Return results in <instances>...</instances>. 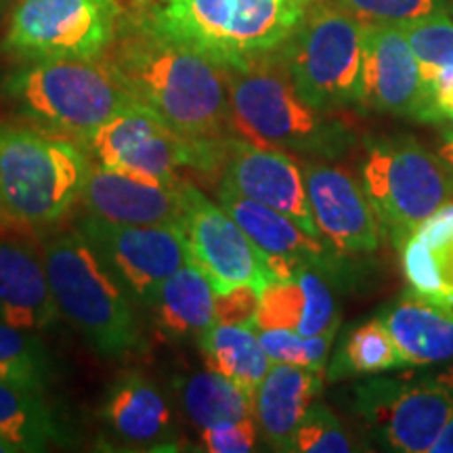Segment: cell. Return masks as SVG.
Masks as SVG:
<instances>
[{"label":"cell","mask_w":453,"mask_h":453,"mask_svg":"<svg viewBox=\"0 0 453 453\" xmlns=\"http://www.w3.org/2000/svg\"><path fill=\"white\" fill-rule=\"evenodd\" d=\"M105 61L139 104L185 137H231L225 67L151 24L145 11L120 19Z\"/></svg>","instance_id":"cell-1"},{"label":"cell","mask_w":453,"mask_h":453,"mask_svg":"<svg viewBox=\"0 0 453 453\" xmlns=\"http://www.w3.org/2000/svg\"><path fill=\"white\" fill-rule=\"evenodd\" d=\"M225 73L234 137L317 157L342 154L353 141L347 124L300 97L281 50Z\"/></svg>","instance_id":"cell-2"},{"label":"cell","mask_w":453,"mask_h":453,"mask_svg":"<svg viewBox=\"0 0 453 453\" xmlns=\"http://www.w3.org/2000/svg\"><path fill=\"white\" fill-rule=\"evenodd\" d=\"M93 162L76 139L0 122V214L36 229L65 219L82 197Z\"/></svg>","instance_id":"cell-3"},{"label":"cell","mask_w":453,"mask_h":453,"mask_svg":"<svg viewBox=\"0 0 453 453\" xmlns=\"http://www.w3.org/2000/svg\"><path fill=\"white\" fill-rule=\"evenodd\" d=\"M304 11L292 0H156L145 13L173 41L235 67L281 50Z\"/></svg>","instance_id":"cell-4"},{"label":"cell","mask_w":453,"mask_h":453,"mask_svg":"<svg viewBox=\"0 0 453 453\" xmlns=\"http://www.w3.org/2000/svg\"><path fill=\"white\" fill-rule=\"evenodd\" d=\"M50 290L59 315L104 357L141 347L139 321L128 292L78 226L42 234Z\"/></svg>","instance_id":"cell-5"},{"label":"cell","mask_w":453,"mask_h":453,"mask_svg":"<svg viewBox=\"0 0 453 453\" xmlns=\"http://www.w3.org/2000/svg\"><path fill=\"white\" fill-rule=\"evenodd\" d=\"M0 90L27 120L78 143L134 101L105 57L27 61Z\"/></svg>","instance_id":"cell-6"},{"label":"cell","mask_w":453,"mask_h":453,"mask_svg":"<svg viewBox=\"0 0 453 453\" xmlns=\"http://www.w3.org/2000/svg\"><path fill=\"white\" fill-rule=\"evenodd\" d=\"M229 139L185 137L134 99L81 141V145L95 166L174 180L183 168L223 173Z\"/></svg>","instance_id":"cell-7"},{"label":"cell","mask_w":453,"mask_h":453,"mask_svg":"<svg viewBox=\"0 0 453 453\" xmlns=\"http://www.w3.org/2000/svg\"><path fill=\"white\" fill-rule=\"evenodd\" d=\"M359 179L396 250L424 220L453 200V173L411 137L372 143L361 162Z\"/></svg>","instance_id":"cell-8"},{"label":"cell","mask_w":453,"mask_h":453,"mask_svg":"<svg viewBox=\"0 0 453 453\" xmlns=\"http://www.w3.org/2000/svg\"><path fill=\"white\" fill-rule=\"evenodd\" d=\"M365 26L334 4L304 11L281 55L298 95L315 110L361 107Z\"/></svg>","instance_id":"cell-9"},{"label":"cell","mask_w":453,"mask_h":453,"mask_svg":"<svg viewBox=\"0 0 453 453\" xmlns=\"http://www.w3.org/2000/svg\"><path fill=\"white\" fill-rule=\"evenodd\" d=\"M118 0H17L3 50L17 61L101 59L120 26Z\"/></svg>","instance_id":"cell-10"},{"label":"cell","mask_w":453,"mask_h":453,"mask_svg":"<svg viewBox=\"0 0 453 453\" xmlns=\"http://www.w3.org/2000/svg\"><path fill=\"white\" fill-rule=\"evenodd\" d=\"M179 229L185 237L189 260L208 277L217 294L240 286H252L263 292L265 286L275 281L267 258L235 219L189 180L180 183Z\"/></svg>","instance_id":"cell-11"},{"label":"cell","mask_w":453,"mask_h":453,"mask_svg":"<svg viewBox=\"0 0 453 453\" xmlns=\"http://www.w3.org/2000/svg\"><path fill=\"white\" fill-rule=\"evenodd\" d=\"M134 303L150 307L156 292L189 260L179 226L122 225L87 214L76 223Z\"/></svg>","instance_id":"cell-12"},{"label":"cell","mask_w":453,"mask_h":453,"mask_svg":"<svg viewBox=\"0 0 453 453\" xmlns=\"http://www.w3.org/2000/svg\"><path fill=\"white\" fill-rule=\"evenodd\" d=\"M357 410L388 449L428 453L453 413V384L373 378L357 388Z\"/></svg>","instance_id":"cell-13"},{"label":"cell","mask_w":453,"mask_h":453,"mask_svg":"<svg viewBox=\"0 0 453 453\" xmlns=\"http://www.w3.org/2000/svg\"><path fill=\"white\" fill-rule=\"evenodd\" d=\"M57 319L42 231L0 214V321L38 334Z\"/></svg>","instance_id":"cell-14"},{"label":"cell","mask_w":453,"mask_h":453,"mask_svg":"<svg viewBox=\"0 0 453 453\" xmlns=\"http://www.w3.org/2000/svg\"><path fill=\"white\" fill-rule=\"evenodd\" d=\"M361 110L426 124L420 65L399 26L364 24Z\"/></svg>","instance_id":"cell-15"},{"label":"cell","mask_w":453,"mask_h":453,"mask_svg":"<svg viewBox=\"0 0 453 453\" xmlns=\"http://www.w3.org/2000/svg\"><path fill=\"white\" fill-rule=\"evenodd\" d=\"M220 180L246 197L283 212L309 235L324 240L311 211L304 168L298 166L290 151L231 134Z\"/></svg>","instance_id":"cell-16"},{"label":"cell","mask_w":453,"mask_h":453,"mask_svg":"<svg viewBox=\"0 0 453 453\" xmlns=\"http://www.w3.org/2000/svg\"><path fill=\"white\" fill-rule=\"evenodd\" d=\"M304 183L317 229L334 250L365 254L380 246V220L361 179L324 162L304 164Z\"/></svg>","instance_id":"cell-17"},{"label":"cell","mask_w":453,"mask_h":453,"mask_svg":"<svg viewBox=\"0 0 453 453\" xmlns=\"http://www.w3.org/2000/svg\"><path fill=\"white\" fill-rule=\"evenodd\" d=\"M180 183L93 164L81 203L87 214L111 223L179 226Z\"/></svg>","instance_id":"cell-18"},{"label":"cell","mask_w":453,"mask_h":453,"mask_svg":"<svg viewBox=\"0 0 453 453\" xmlns=\"http://www.w3.org/2000/svg\"><path fill=\"white\" fill-rule=\"evenodd\" d=\"M217 200L267 258L275 280L292 275L304 265H317V267L324 265V240L309 235L283 212L246 197L223 180L217 187Z\"/></svg>","instance_id":"cell-19"},{"label":"cell","mask_w":453,"mask_h":453,"mask_svg":"<svg viewBox=\"0 0 453 453\" xmlns=\"http://www.w3.org/2000/svg\"><path fill=\"white\" fill-rule=\"evenodd\" d=\"M338 324L336 296L317 265H304L265 286L254 315L257 327H286L303 336L338 330Z\"/></svg>","instance_id":"cell-20"},{"label":"cell","mask_w":453,"mask_h":453,"mask_svg":"<svg viewBox=\"0 0 453 453\" xmlns=\"http://www.w3.org/2000/svg\"><path fill=\"white\" fill-rule=\"evenodd\" d=\"M324 372L290 364H271L267 376L254 390V418L271 449L292 451L294 434L304 413L317 401Z\"/></svg>","instance_id":"cell-21"},{"label":"cell","mask_w":453,"mask_h":453,"mask_svg":"<svg viewBox=\"0 0 453 453\" xmlns=\"http://www.w3.org/2000/svg\"><path fill=\"white\" fill-rule=\"evenodd\" d=\"M101 418L124 445L154 449L173 437V411L166 396L139 372H124L111 384Z\"/></svg>","instance_id":"cell-22"},{"label":"cell","mask_w":453,"mask_h":453,"mask_svg":"<svg viewBox=\"0 0 453 453\" xmlns=\"http://www.w3.org/2000/svg\"><path fill=\"white\" fill-rule=\"evenodd\" d=\"M399 252L410 290L453 311V200L424 220Z\"/></svg>","instance_id":"cell-23"},{"label":"cell","mask_w":453,"mask_h":453,"mask_svg":"<svg viewBox=\"0 0 453 453\" xmlns=\"http://www.w3.org/2000/svg\"><path fill=\"white\" fill-rule=\"evenodd\" d=\"M380 319L410 365L453 361V311L437 307L410 290L390 303Z\"/></svg>","instance_id":"cell-24"},{"label":"cell","mask_w":453,"mask_h":453,"mask_svg":"<svg viewBox=\"0 0 453 453\" xmlns=\"http://www.w3.org/2000/svg\"><path fill=\"white\" fill-rule=\"evenodd\" d=\"M147 309L166 336L200 338L217 321V292L194 263H187L162 283Z\"/></svg>","instance_id":"cell-25"},{"label":"cell","mask_w":453,"mask_h":453,"mask_svg":"<svg viewBox=\"0 0 453 453\" xmlns=\"http://www.w3.org/2000/svg\"><path fill=\"white\" fill-rule=\"evenodd\" d=\"M200 350L208 370L223 373L252 395L273 364L260 347L254 321H243V324L214 321L200 336Z\"/></svg>","instance_id":"cell-26"},{"label":"cell","mask_w":453,"mask_h":453,"mask_svg":"<svg viewBox=\"0 0 453 453\" xmlns=\"http://www.w3.org/2000/svg\"><path fill=\"white\" fill-rule=\"evenodd\" d=\"M174 395L180 413L197 428L254 418V395L214 370L180 378Z\"/></svg>","instance_id":"cell-27"},{"label":"cell","mask_w":453,"mask_h":453,"mask_svg":"<svg viewBox=\"0 0 453 453\" xmlns=\"http://www.w3.org/2000/svg\"><path fill=\"white\" fill-rule=\"evenodd\" d=\"M0 439L15 451H44L61 443L64 428L44 401L42 390L0 380Z\"/></svg>","instance_id":"cell-28"},{"label":"cell","mask_w":453,"mask_h":453,"mask_svg":"<svg viewBox=\"0 0 453 453\" xmlns=\"http://www.w3.org/2000/svg\"><path fill=\"white\" fill-rule=\"evenodd\" d=\"M405 365H410L405 355L401 353L393 334L378 315L353 327L344 336L338 353L334 355L327 376L330 380H340L347 376H372V373L399 370Z\"/></svg>","instance_id":"cell-29"},{"label":"cell","mask_w":453,"mask_h":453,"mask_svg":"<svg viewBox=\"0 0 453 453\" xmlns=\"http://www.w3.org/2000/svg\"><path fill=\"white\" fill-rule=\"evenodd\" d=\"M53 364L36 332L19 330L0 321V380L44 390Z\"/></svg>","instance_id":"cell-30"},{"label":"cell","mask_w":453,"mask_h":453,"mask_svg":"<svg viewBox=\"0 0 453 453\" xmlns=\"http://www.w3.org/2000/svg\"><path fill=\"white\" fill-rule=\"evenodd\" d=\"M257 327V326H254ZM260 347L273 364H290L324 372L336 330H327L313 336L286 330V327H257Z\"/></svg>","instance_id":"cell-31"},{"label":"cell","mask_w":453,"mask_h":453,"mask_svg":"<svg viewBox=\"0 0 453 453\" xmlns=\"http://www.w3.org/2000/svg\"><path fill=\"white\" fill-rule=\"evenodd\" d=\"M420 65L422 78L453 67V17L443 11L399 26Z\"/></svg>","instance_id":"cell-32"},{"label":"cell","mask_w":453,"mask_h":453,"mask_svg":"<svg viewBox=\"0 0 453 453\" xmlns=\"http://www.w3.org/2000/svg\"><path fill=\"white\" fill-rule=\"evenodd\" d=\"M361 24L405 26L422 17L443 13L449 0H334Z\"/></svg>","instance_id":"cell-33"},{"label":"cell","mask_w":453,"mask_h":453,"mask_svg":"<svg viewBox=\"0 0 453 453\" xmlns=\"http://www.w3.org/2000/svg\"><path fill=\"white\" fill-rule=\"evenodd\" d=\"M353 449L342 424L324 403H315L304 413L294 434L292 451L303 453H344Z\"/></svg>","instance_id":"cell-34"},{"label":"cell","mask_w":453,"mask_h":453,"mask_svg":"<svg viewBox=\"0 0 453 453\" xmlns=\"http://www.w3.org/2000/svg\"><path fill=\"white\" fill-rule=\"evenodd\" d=\"M257 418L223 422L202 428L200 449L208 453H246L257 449L258 441Z\"/></svg>","instance_id":"cell-35"},{"label":"cell","mask_w":453,"mask_h":453,"mask_svg":"<svg viewBox=\"0 0 453 453\" xmlns=\"http://www.w3.org/2000/svg\"><path fill=\"white\" fill-rule=\"evenodd\" d=\"M260 292L252 286H240L217 294V321L220 324H243L254 321Z\"/></svg>","instance_id":"cell-36"},{"label":"cell","mask_w":453,"mask_h":453,"mask_svg":"<svg viewBox=\"0 0 453 453\" xmlns=\"http://www.w3.org/2000/svg\"><path fill=\"white\" fill-rule=\"evenodd\" d=\"M428 453H453V413L449 416V420L441 430L439 439L434 441V445L430 447Z\"/></svg>","instance_id":"cell-37"},{"label":"cell","mask_w":453,"mask_h":453,"mask_svg":"<svg viewBox=\"0 0 453 453\" xmlns=\"http://www.w3.org/2000/svg\"><path fill=\"white\" fill-rule=\"evenodd\" d=\"M437 156L453 173V130H443V134H441V143L437 147Z\"/></svg>","instance_id":"cell-38"},{"label":"cell","mask_w":453,"mask_h":453,"mask_svg":"<svg viewBox=\"0 0 453 453\" xmlns=\"http://www.w3.org/2000/svg\"><path fill=\"white\" fill-rule=\"evenodd\" d=\"M292 3H296V4H300V7H307V4H311V3H313V0H292Z\"/></svg>","instance_id":"cell-39"},{"label":"cell","mask_w":453,"mask_h":453,"mask_svg":"<svg viewBox=\"0 0 453 453\" xmlns=\"http://www.w3.org/2000/svg\"><path fill=\"white\" fill-rule=\"evenodd\" d=\"M147 3H150V0H137L139 7H143V4H147Z\"/></svg>","instance_id":"cell-40"},{"label":"cell","mask_w":453,"mask_h":453,"mask_svg":"<svg viewBox=\"0 0 453 453\" xmlns=\"http://www.w3.org/2000/svg\"><path fill=\"white\" fill-rule=\"evenodd\" d=\"M4 3H7V0H0V9H3V4H4Z\"/></svg>","instance_id":"cell-41"}]
</instances>
